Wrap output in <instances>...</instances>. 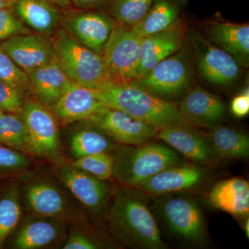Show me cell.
Segmentation results:
<instances>
[{"instance_id":"obj_1","label":"cell","mask_w":249,"mask_h":249,"mask_svg":"<svg viewBox=\"0 0 249 249\" xmlns=\"http://www.w3.org/2000/svg\"><path fill=\"white\" fill-rule=\"evenodd\" d=\"M145 196L131 187L114 189L106 213L109 231L119 243L129 248L166 249Z\"/></svg>"},{"instance_id":"obj_2","label":"cell","mask_w":249,"mask_h":249,"mask_svg":"<svg viewBox=\"0 0 249 249\" xmlns=\"http://www.w3.org/2000/svg\"><path fill=\"white\" fill-rule=\"evenodd\" d=\"M95 92L106 106L124 111L157 130L175 124L193 125L180 112L177 103L158 97L132 82L109 80Z\"/></svg>"},{"instance_id":"obj_3","label":"cell","mask_w":249,"mask_h":249,"mask_svg":"<svg viewBox=\"0 0 249 249\" xmlns=\"http://www.w3.org/2000/svg\"><path fill=\"white\" fill-rule=\"evenodd\" d=\"M112 178L121 186L137 188L162 170L181 162L179 155L168 145L147 142L121 145L115 150Z\"/></svg>"},{"instance_id":"obj_4","label":"cell","mask_w":249,"mask_h":249,"mask_svg":"<svg viewBox=\"0 0 249 249\" xmlns=\"http://www.w3.org/2000/svg\"><path fill=\"white\" fill-rule=\"evenodd\" d=\"M52 45L57 62L72 81L96 90L110 80L103 55L82 45L67 31H59Z\"/></svg>"},{"instance_id":"obj_5","label":"cell","mask_w":249,"mask_h":249,"mask_svg":"<svg viewBox=\"0 0 249 249\" xmlns=\"http://www.w3.org/2000/svg\"><path fill=\"white\" fill-rule=\"evenodd\" d=\"M196 69L188 40L178 52L163 59L143 76L132 81L158 97L172 101L193 86Z\"/></svg>"},{"instance_id":"obj_6","label":"cell","mask_w":249,"mask_h":249,"mask_svg":"<svg viewBox=\"0 0 249 249\" xmlns=\"http://www.w3.org/2000/svg\"><path fill=\"white\" fill-rule=\"evenodd\" d=\"M187 40L199 76L218 88H230L240 79L242 67L230 54L210 42L204 34L188 28Z\"/></svg>"},{"instance_id":"obj_7","label":"cell","mask_w":249,"mask_h":249,"mask_svg":"<svg viewBox=\"0 0 249 249\" xmlns=\"http://www.w3.org/2000/svg\"><path fill=\"white\" fill-rule=\"evenodd\" d=\"M142 37L132 27L117 22L103 56L113 83H130L138 78Z\"/></svg>"},{"instance_id":"obj_8","label":"cell","mask_w":249,"mask_h":249,"mask_svg":"<svg viewBox=\"0 0 249 249\" xmlns=\"http://www.w3.org/2000/svg\"><path fill=\"white\" fill-rule=\"evenodd\" d=\"M159 212L170 232L178 240L191 245L207 242L204 214L194 199L178 196L160 199Z\"/></svg>"},{"instance_id":"obj_9","label":"cell","mask_w":249,"mask_h":249,"mask_svg":"<svg viewBox=\"0 0 249 249\" xmlns=\"http://www.w3.org/2000/svg\"><path fill=\"white\" fill-rule=\"evenodd\" d=\"M87 121L121 145H142L157 138V129L109 106L100 108Z\"/></svg>"},{"instance_id":"obj_10","label":"cell","mask_w":249,"mask_h":249,"mask_svg":"<svg viewBox=\"0 0 249 249\" xmlns=\"http://www.w3.org/2000/svg\"><path fill=\"white\" fill-rule=\"evenodd\" d=\"M18 114L27 127L29 152L44 158L56 159L60 154V139L53 114L43 105L34 101L24 102Z\"/></svg>"},{"instance_id":"obj_11","label":"cell","mask_w":249,"mask_h":249,"mask_svg":"<svg viewBox=\"0 0 249 249\" xmlns=\"http://www.w3.org/2000/svg\"><path fill=\"white\" fill-rule=\"evenodd\" d=\"M206 171L196 164L181 163L167 167L137 187L145 196H166L193 189L206 178Z\"/></svg>"},{"instance_id":"obj_12","label":"cell","mask_w":249,"mask_h":249,"mask_svg":"<svg viewBox=\"0 0 249 249\" xmlns=\"http://www.w3.org/2000/svg\"><path fill=\"white\" fill-rule=\"evenodd\" d=\"M188 30V24L179 18L164 30L142 37L137 78L182 48L186 41Z\"/></svg>"},{"instance_id":"obj_13","label":"cell","mask_w":249,"mask_h":249,"mask_svg":"<svg viewBox=\"0 0 249 249\" xmlns=\"http://www.w3.org/2000/svg\"><path fill=\"white\" fill-rule=\"evenodd\" d=\"M58 173L64 184L87 209L98 213L106 208L114 191L106 181L72 165H62Z\"/></svg>"},{"instance_id":"obj_14","label":"cell","mask_w":249,"mask_h":249,"mask_svg":"<svg viewBox=\"0 0 249 249\" xmlns=\"http://www.w3.org/2000/svg\"><path fill=\"white\" fill-rule=\"evenodd\" d=\"M116 24L113 17L104 13L83 12L67 18L65 27L80 43L103 55Z\"/></svg>"},{"instance_id":"obj_15","label":"cell","mask_w":249,"mask_h":249,"mask_svg":"<svg viewBox=\"0 0 249 249\" xmlns=\"http://www.w3.org/2000/svg\"><path fill=\"white\" fill-rule=\"evenodd\" d=\"M0 48L25 73L56 60L52 42L30 33L3 41Z\"/></svg>"},{"instance_id":"obj_16","label":"cell","mask_w":249,"mask_h":249,"mask_svg":"<svg viewBox=\"0 0 249 249\" xmlns=\"http://www.w3.org/2000/svg\"><path fill=\"white\" fill-rule=\"evenodd\" d=\"M178 106L190 124L208 128L215 126L227 110L220 97L199 85H193L183 94Z\"/></svg>"},{"instance_id":"obj_17","label":"cell","mask_w":249,"mask_h":249,"mask_svg":"<svg viewBox=\"0 0 249 249\" xmlns=\"http://www.w3.org/2000/svg\"><path fill=\"white\" fill-rule=\"evenodd\" d=\"M204 35L213 45L230 54L244 67H249V24L226 21L207 20L203 23Z\"/></svg>"},{"instance_id":"obj_18","label":"cell","mask_w":249,"mask_h":249,"mask_svg":"<svg viewBox=\"0 0 249 249\" xmlns=\"http://www.w3.org/2000/svg\"><path fill=\"white\" fill-rule=\"evenodd\" d=\"M157 139L198 163H208L214 156L207 137L190 124H175L157 130Z\"/></svg>"},{"instance_id":"obj_19","label":"cell","mask_w":249,"mask_h":249,"mask_svg":"<svg viewBox=\"0 0 249 249\" xmlns=\"http://www.w3.org/2000/svg\"><path fill=\"white\" fill-rule=\"evenodd\" d=\"M106 106L98 98L94 89L72 81L53 106L52 111L65 123L88 120Z\"/></svg>"},{"instance_id":"obj_20","label":"cell","mask_w":249,"mask_h":249,"mask_svg":"<svg viewBox=\"0 0 249 249\" xmlns=\"http://www.w3.org/2000/svg\"><path fill=\"white\" fill-rule=\"evenodd\" d=\"M208 202L235 217L249 213V183L245 178H232L216 183L207 195Z\"/></svg>"},{"instance_id":"obj_21","label":"cell","mask_w":249,"mask_h":249,"mask_svg":"<svg viewBox=\"0 0 249 249\" xmlns=\"http://www.w3.org/2000/svg\"><path fill=\"white\" fill-rule=\"evenodd\" d=\"M24 193L28 209L36 216L62 219L67 215L68 204L66 198L53 183L33 181L25 186Z\"/></svg>"},{"instance_id":"obj_22","label":"cell","mask_w":249,"mask_h":249,"mask_svg":"<svg viewBox=\"0 0 249 249\" xmlns=\"http://www.w3.org/2000/svg\"><path fill=\"white\" fill-rule=\"evenodd\" d=\"M31 219L21 227L14 246L18 249L45 248L57 242L63 231L62 219L42 217Z\"/></svg>"},{"instance_id":"obj_23","label":"cell","mask_w":249,"mask_h":249,"mask_svg":"<svg viewBox=\"0 0 249 249\" xmlns=\"http://www.w3.org/2000/svg\"><path fill=\"white\" fill-rule=\"evenodd\" d=\"M26 73L37 98L50 107L58 101L72 82L56 60Z\"/></svg>"},{"instance_id":"obj_24","label":"cell","mask_w":249,"mask_h":249,"mask_svg":"<svg viewBox=\"0 0 249 249\" xmlns=\"http://www.w3.org/2000/svg\"><path fill=\"white\" fill-rule=\"evenodd\" d=\"M13 9L24 24L39 34H53L58 24V12L50 0H14Z\"/></svg>"},{"instance_id":"obj_25","label":"cell","mask_w":249,"mask_h":249,"mask_svg":"<svg viewBox=\"0 0 249 249\" xmlns=\"http://www.w3.org/2000/svg\"><path fill=\"white\" fill-rule=\"evenodd\" d=\"M186 1L187 0H154L145 17L131 27L142 37L164 30L179 19L180 13Z\"/></svg>"},{"instance_id":"obj_26","label":"cell","mask_w":249,"mask_h":249,"mask_svg":"<svg viewBox=\"0 0 249 249\" xmlns=\"http://www.w3.org/2000/svg\"><path fill=\"white\" fill-rule=\"evenodd\" d=\"M215 159L247 158L249 155V138L242 131L215 125L211 127L207 136Z\"/></svg>"},{"instance_id":"obj_27","label":"cell","mask_w":249,"mask_h":249,"mask_svg":"<svg viewBox=\"0 0 249 249\" xmlns=\"http://www.w3.org/2000/svg\"><path fill=\"white\" fill-rule=\"evenodd\" d=\"M94 129H82L72 137L71 151L76 159L85 156L115 151L117 145L106 134Z\"/></svg>"},{"instance_id":"obj_28","label":"cell","mask_w":249,"mask_h":249,"mask_svg":"<svg viewBox=\"0 0 249 249\" xmlns=\"http://www.w3.org/2000/svg\"><path fill=\"white\" fill-rule=\"evenodd\" d=\"M0 143L19 151L29 152L27 127L19 114L4 113L0 116Z\"/></svg>"},{"instance_id":"obj_29","label":"cell","mask_w":249,"mask_h":249,"mask_svg":"<svg viewBox=\"0 0 249 249\" xmlns=\"http://www.w3.org/2000/svg\"><path fill=\"white\" fill-rule=\"evenodd\" d=\"M22 216L19 192L11 188L0 198V247L17 228Z\"/></svg>"},{"instance_id":"obj_30","label":"cell","mask_w":249,"mask_h":249,"mask_svg":"<svg viewBox=\"0 0 249 249\" xmlns=\"http://www.w3.org/2000/svg\"><path fill=\"white\" fill-rule=\"evenodd\" d=\"M153 1L154 0H111V15L119 24L132 27L145 17Z\"/></svg>"},{"instance_id":"obj_31","label":"cell","mask_w":249,"mask_h":249,"mask_svg":"<svg viewBox=\"0 0 249 249\" xmlns=\"http://www.w3.org/2000/svg\"><path fill=\"white\" fill-rule=\"evenodd\" d=\"M113 164V156L109 152H101L76 159L71 165L95 178L107 181L112 178Z\"/></svg>"},{"instance_id":"obj_32","label":"cell","mask_w":249,"mask_h":249,"mask_svg":"<svg viewBox=\"0 0 249 249\" xmlns=\"http://www.w3.org/2000/svg\"><path fill=\"white\" fill-rule=\"evenodd\" d=\"M0 80L25 90L30 88L31 83L27 73L0 48Z\"/></svg>"},{"instance_id":"obj_33","label":"cell","mask_w":249,"mask_h":249,"mask_svg":"<svg viewBox=\"0 0 249 249\" xmlns=\"http://www.w3.org/2000/svg\"><path fill=\"white\" fill-rule=\"evenodd\" d=\"M29 33L30 31L18 17L13 7L0 9V42Z\"/></svg>"},{"instance_id":"obj_34","label":"cell","mask_w":249,"mask_h":249,"mask_svg":"<svg viewBox=\"0 0 249 249\" xmlns=\"http://www.w3.org/2000/svg\"><path fill=\"white\" fill-rule=\"evenodd\" d=\"M24 90L0 80V108L4 111L18 114L24 103Z\"/></svg>"},{"instance_id":"obj_35","label":"cell","mask_w":249,"mask_h":249,"mask_svg":"<svg viewBox=\"0 0 249 249\" xmlns=\"http://www.w3.org/2000/svg\"><path fill=\"white\" fill-rule=\"evenodd\" d=\"M29 165V160L19 150L0 145V170H23Z\"/></svg>"},{"instance_id":"obj_36","label":"cell","mask_w":249,"mask_h":249,"mask_svg":"<svg viewBox=\"0 0 249 249\" xmlns=\"http://www.w3.org/2000/svg\"><path fill=\"white\" fill-rule=\"evenodd\" d=\"M101 245L83 232L72 231L64 245L65 249H96L101 248Z\"/></svg>"},{"instance_id":"obj_37","label":"cell","mask_w":249,"mask_h":249,"mask_svg":"<svg viewBox=\"0 0 249 249\" xmlns=\"http://www.w3.org/2000/svg\"><path fill=\"white\" fill-rule=\"evenodd\" d=\"M232 114L237 118H244L249 113V90L247 88L232 100L231 104Z\"/></svg>"},{"instance_id":"obj_38","label":"cell","mask_w":249,"mask_h":249,"mask_svg":"<svg viewBox=\"0 0 249 249\" xmlns=\"http://www.w3.org/2000/svg\"><path fill=\"white\" fill-rule=\"evenodd\" d=\"M80 9H93L106 6L110 0H71Z\"/></svg>"},{"instance_id":"obj_39","label":"cell","mask_w":249,"mask_h":249,"mask_svg":"<svg viewBox=\"0 0 249 249\" xmlns=\"http://www.w3.org/2000/svg\"><path fill=\"white\" fill-rule=\"evenodd\" d=\"M50 1L59 7L67 8L71 3V0H50Z\"/></svg>"},{"instance_id":"obj_40","label":"cell","mask_w":249,"mask_h":249,"mask_svg":"<svg viewBox=\"0 0 249 249\" xmlns=\"http://www.w3.org/2000/svg\"><path fill=\"white\" fill-rule=\"evenodd\" d=\"M14 0H0V9L5 8H12Z\"/></svg>"},{"instance_id":"obj_41","label":"cell","mask_w":249,"mask_h":249,"mask_svg":"<svg viewBox=\"0 0 249 249\" xmlns=\"http://www.w3.org/2000/svg\"><path fill=\"white\" fill-rule=\"evenodd\" d=\"M246 219L245 226H244V230L245 231V235L247 236V238L249 237V218H247Z\"/></svg>"},{"instance_id":"obj_42","label":"cell","mask_w":249,"mask_h":249,"mask_svg":"<svg viewBox=\"0 0 249 249\" xmlns=\"http://www.w3.org/2000/svg\"><path fill=\"white\" fill-rule=\"evenodd\" d=\"M4 111L2 110V109L0 108V116L2 115L3 114H4Z\"/></svg>"}]
</instances>
